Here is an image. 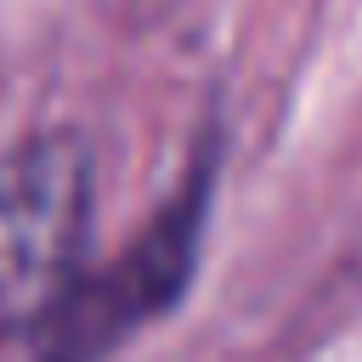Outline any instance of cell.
<instances>
[{
    "label": "cell",
    "instance_id": "6da1fadb",
    "mask_svg": "<svg viewBox=\"0 0 362 362\" xmlns=\"http://www.w3.org/2000/svg\"><path fill=\"white\" fill-rule=\"evenodd\" d=\"M96 164L74 130H34L0 153V339L34 334L85 260Z\"/></svg>",
    "mask_w": 362,
    "mask_h": 362
},
{
    "label": "cell",
    "instance_id": "7a4b0ae2",
    "mask_svg": "<svg viewBox=\"0 0 362 362\" xmlns=\"http://www.w3.org/2000/svg\"><path fill=\"white\" fill-rule=\"evenodd\" d=\"M204 215H209V164L187 175V187L147 221L136 243H124L107 266L79 272L68 283V294L28 334L34 362H107L136 328L158 322L192 283Z\"/></svg>",
    "mask_w": 362,
    "mask_h": 362
}]
</instances>
